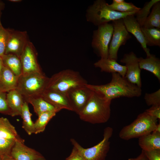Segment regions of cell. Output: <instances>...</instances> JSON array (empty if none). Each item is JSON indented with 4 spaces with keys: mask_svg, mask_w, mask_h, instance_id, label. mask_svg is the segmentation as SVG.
Returning <instances> with one entry per match:
<instances>
[{
    "mask_svg": "<svg viewBox=\"0 0 160 160\" xmlns=\"http://www.w3.org/2000/svg\"><path fill=\"white\" fill-rule=\"evenodd\" d=\"M4 2L0 0V15H1V11L4 8Z\"/></svg>",
    "mask_w": 160,
    "mask_h": 160,
    "instance_id": "cell-40",
    "label": "cell"
},
{
    "mask_svg": "<svg viewBox=\"0 0 160 160\" xmlns=\"http://www.w3.org/2000/svg\"><path fill=\"white\" fill-rule=\"evenodd\" d=\"M142 27L160 29V1L153 6Z\"/></svg>",
    "mask_w": 160,
    "mask_h": 160,
    "instance_id": "cell-25",
    "label": "cell"
},
{
    "mask_svg": "<svg viewBox=\"0 0 160 160\" xmlns=\"http://www.w3.org/2000/svg\"><path fill=\"white\" fill-rule=\"evenodd\" d=\"M146 45L160 47V29L141 27Z\"/></svg>",
    "mask_w": 160,
    "mask_h": 160,
    "instance_id": "cell-26",
    "label": "cell"
},
{
    "mask_svg": "<svg viewBox=\"0 0 160 160\" xmlns=\"http://www.w3.org/2000/svg\"><path fill=\"white\" fill-rule=\"evenodd\" d=\"M9 1L13 2H18L22 1L21 0H9Z\"/></svg>",
    "mask_w": 160,
    "mask_h": 160,
    "instance_id": "cell-44",
    "label": "cell"
},
{
    "mask_svg": "<svg viewBox=\"0 0 160 160\" xmlns=\"http://www.w3.org/2000/svg\"><path fill=\"white\" fill-rule=\"evenodd\" d=\"M108 4L105 0L94 1L86 10L87 21L98 26L111 21L123 19L129 15H135L137 12L122 13L115 11L111 10Z\"/></svg>",
    "mask_w": 160,
    "mask_h": 160,
    "instance_id": "cell-3",
    "label": "cell"
},
{
    "mask_svg": "<svg viewBox=\"0 0 160 160\" xmlns=\"http://www.w3.org/2000/svg\"><path fill=\"white\" fill-rule=\"evenodd\" d=\"M25 102L30 103L33 106L34 111L38 116L45 112L60 111L44 100L41 96L30 97Z\"/></svg>",
    "mask_w": 160,
    "mask_h": 160,
    "instance_id": "cell-23",
    "label": "cell"
},
{
    "mask_svg": "<svg viewBox=\"0 0 160 160\" xmlns=\"http://www.w3.org/2000/svg\"><path fill=\"white\" fill-rule=\"evenodd\" d=\"M108 6L111 10L122 13L138 11L141 9L136 7L132 3L127 2L125 1L119 4L112 2L111 4H108Z\"/></svg>",
    "mask_w": 160,
    "mask_h": 160,
    "instance_id": "cell-29",
    "label": "cell"
},
{
    "mask_svg": "<svg viewBox=\"0 0 160 160\" xmlns=\"http://www.w3.org/2000/svg\"><path fill=\"white\" fill-rule=\"evenodd\" d=\"M15 140L0 138V156L10 155Z\"/></svg>",
    "mask_w": 160,
    "mask_h": 160,
    "instance_id": "cell-31",
    "label": "cell"
},
{
    "mask_svg": "<svg viewBox=\"0 0 160 160\" xmlns=\"http://www.w3.org/2000/svg\"><path fill=\"white\" fill-rule=\"evenodd\" d=\"M65 160H85L84 157L75 147L73 146L70 155L67 157Z\"/></svg>",
    "mask_w": 160,
    "mask_h": 160,
    "instance_id": "cell-35",
    "label": "cell"
},
{
    "mask_svg": "<svg viewBox=\"0 0 160 160\" xmlns=\"http://www.w3.org/2000/svg\"><path fill=\"white\" fill-rule=\"evenodd\" d=\"M113 132L110 127H105L104 130L102 140L95 145L88 148L83 147L74 139L71 138L70 141L82 155L85 160H105L110 148V139Z\"/></svg>",
    "mask_w": 160,
    "mask_h": 160,
    "instance_id": "cell-7",
    "label": "cell"
},
{
    "mask_svg": "<svg viewBox=\"0 0 160 160\" xmlns=\"http://www.w3.org/2000/svg\"><path fill=\"white\" fill-rule=\"evenodd\" d=\"M0 160H2V157L1 156H0Z\"/></svg>",
    "mask_w": 160,
    "mask_h": 160,
    "instance_id": "cell-46",
    "label": "cell"
},
{
    "mask_svg": "<svg viewBox=\"0 0 160 160\" xmlns=\"http://www.w3.org/2000/svg\"><path fill=\"white\" fill-rule=\"evenodd\" d=\"M139 64L141 69H144L153 73L160 81V60L155 55H151L144 58H139Z\"/></svg>",
    "mask_w": 160,
    "mask_h": 160,
    "instance_id": "cell-21",
    "label": "cell"
},
{
    "mask_svg": "<svg viewBox=\"0 0 160 160\" xmlns=\"http://www.w3.org/2000/svg\"><path fill=\"white\" fill-rule=\"evenodd\" d=\"M19 77L4 64L0 73V91L6 92L16 89Z\"/></svg>",
    "mask_w": 160,
    "mask_h": 160,
    "instance_id": "cell-18",
    "label": "cell"
},
{
    "mask_svg": "<svg viewBox=\"0 0 160 160\" xmlns=\"http://www.w3.org/2000/svg\"><path fill=\"white\" fill-rule=\"evenodd\" d=\"M0 138L13 140L23 143L25 141L9 120L3 117H0Z\"/></svg>",
    "mask_w": 160,
    "mask_h": 160,
    "instance_id": "cell-22",
    "label": "cell"
},
{
    "mask_svg": "<svg viewBox=\"0 0 160 160\" xmlns=\"http://www.w3.org/2000/svg\"><path fill=\"white\" fill-rule=\"evenodd\" d=\"M2 160H15L10 155L1 156Z\"/></svg>",
    "mask_w": 160,
    "mask_h": 160,
    "instance_id": "cell-39",
    "label": "cell"
},
{
    "mask_svg": "<svg viewBox=\"0 0 160 160\" xmlns=\"http://www.w3.org/2000/svg\"><path fill=\"white\" fill-rule=\"evenodd\" d=\"M85 86L111 100L121 97H139L142 94L141 88L117 73H112L111 80L108 83L100 85L87 84Z\"/></svg>",
    "mask_w": 160,
    "mask_h": 160,
    "instance_id": "cell-1",
    "label": "cell"
},
{
    "mask_svg": "<svg viewBox=\"0 0 160 160\" xmlns=\"http://www.w3.org/2000/svg\"><path fill=\"white\" fill-rule=\"evenodd\" d=\"M0 113L11 116V111L7 101L6 92L0 91Z\"/></svg>",
    "mask_w": 160,
    "mask_h": 160,
    "instance_id": "cell-34",
    "label": "cell"
},
{
    "mask_svg": "<svg viewBox=\"0 0 160 160\" xmlns=\"http://www.w3.org/2000/svg\"><path fill=\"white\" fill-rule=\"evenodd\" d=\"M160 0H151L146 2L142 8L137 11L135 16L136 20L142 27L146 18L150 12V10L153 6Z\"/></svg>",
    "mask_w": 160,
    "mask_h": 160,
    "instance_id": "cell-30",
    "label": "cell"
},
{
    "mask_svg": "<svg viewBox=\"0 0 160 160\" xmlns=\"http://www.w3.org/2000/svg\"><path fill=\"white\" fill-rule=\"evenodd\" d=\"M4 65V63L2 57L0 56V73Z\"/></svg>",
    "mask_w": 160,
    "mask_h": 160,
    "instance_id": "cell-42",
    "label": "cell"
},
{
    "mask_svg": "<svg viewBox=\"0 0 160 160\" xmlns=\"http://www.w3.org/2000/svg\"><path fill=\"white\" fill-rule=\"evenodd\" d=\"M123 20L127 31L135 37L145 52L147 57L149 56L151 54L150 50L147 47L141 27L137 21L135 15H128L123 18Z\"/></svg>",
    "mask_w": 160,
    "mask_h": 160,
    "instance_id": "cell-15",
    "label": "cell"
},
{
    "mask_svg": "<svg viewBox=\"0 0 160 160\" xmlns=\"http://www.w3.org/2000/svg\"><path fill=\"white\" fill-rule=\"evenodd\" d=\"M94 65L95 67L100 68L102 72L117 73L125 77L127 70L126 66L120 64L114 59L100 58L94 63Z\"/></svg>",
    "mask_w": 160,
    "mask_h": 160,
    "instance_id": "cell-17",
    "label": "cell"
},
{
    "mask_svg": "<svg viewBox=\"0 0 160 160\" xmlns=\"http://www.w3.org/2000/svg\"><path fill=\"white\" fill-rule=\"evenodd\" d=\"M10 155L15 160H47L39 152L16 140Z\"/></svg>",
    "mask_w": 160,
    "mask_h": 160,
    "instance_id": "cell-14",
    "label": "cell"
},
{
    "mask_svg": "<svg viewBox=\"0 0 160 160\" xmlns=\"http://www.w3.org/2000/svg\"><path fill=\"white\" fill-rule=\"evenodd\" d=\"M158 120L145 111L139 114L131 124L123 127L119 132V136L127 140L151 133L158 124Z\"/></svg>",
    "mask_w": 160,
    "mask_h": 160,
    "instance_id": "cell-5",
    "label": "cell"
},
{
    "mask_svg": "<svg viewBox=\"0 0 160 160\" xmlns=\"http://www.w3.org/2000/svg\"><path fill=\"white\" fill-rule=\"evenodd\" d=\"M143 151L148 160H160V150Z\"/></svg>",
    "mask_w": 160,
    "mask_h": 160,
    "instance_id": "cell-37",
    "label": "cell"
},
{
    "mask_svg": "<svg viewBox=\"0 0 160 160\" xmlns=\"http://www.w3.org/2000/svg\"><path fill=\"white\" fill-rule=\"evenodd\" d=\"M145 111L150 115L160 120V105L152 106Z\"/></svg>",
    "mask_w": 160,
    "mask_h": 160,
    "instance_id": "cell-36",
    "label": "cell"
},
{
    "mask_svg": "<svg viewBox=\"0 0 160 160\" xmlns=\"http://www.w3.org/2000/svg\"><path fill=\"white\" fill-rule=\"evenodd\" d=\"M49 78L43 73L22 74L16 89L25 101L29 98L40 96L46 89Z\"/></svg>",
    "mask_w": 160,
    "mask_h": 160,
    "instance_id": "cell-6",
    "label": "cell"
},
{
    "mask_svg": "<svg viewBox=\"0 0 160 160\" xmlns=\"http://www.w3.org/2000/svg\"><path fill=\"white\" fill-rule=\"evenodd\" d=\"M32 115L29 111L28 103L25 101L20 116L23 119L22 128L29 135L35 133L34 123L31 119Z\"/></svg>",
    "mask_w": 160,
    "mask_h": 160,
    "instance_id": "cell-27",
    "label": "cell"
},
{
    "mask_svg": "<svg viewBox=\"0 0 160 160\" xmlns=\"http://www.w3.org/2000/svg\"><path fill=\"white\" fill-rule=\"evenodd\" d=\"M37 53L33 43L28 41L20 57L22 74L43 73L37 58Z\"/></svg>",
    "mask_w": 160,
    "mask_h": 160,
    "instance_id": "cell-10",
    "label": "cell"
},
{
    "mask_svg": "<svg viewBox=\"0 0 160 160\" xmlns=\"http://www.w3.org/2000/svg\"><path fill=\"white\" fill-rule=\"evenodd\" d=\"M87 84L78 71L70 69L62 70L49 79L46 89L57 91L66 94L70 90Z\"/></svg>",
    "mask_w": 160,
    "mask_h": 160,
    "instance_id": "cell-4",
    "label": "cell"
},
{
    "mask_svg": "<svg viewBox=\"0 0 160 160\" xmlns=\"http://www.w3.org/2000/svg\"><path fill=\"white\" fill-rule=\"evenodd\" d=\"M112 23L113 31L109 45L108 58L117 60L118 52L120 47L124 45L131 36L127 31L123 19L113 21Z\"/></svg>",
    "mask_w": 160,
    "mask_h": 160,
    "instance_id": "cell-9",
    "label": "cell"
},
{
    "mask_svg": "<svg viewBox=\"0 0 160 160\" xmlns=\"http://www.w3.org/2000/svg\"><path fill=\"white\" fill-rule=\"evenodd\" d=\"M120 61L125 64L127 68L125 77L131 83L141 88V69L139 58L132 52L124 55Z\"/></svg>",
    "mask_w": 160,
    "mask_h": 160,
    "instance_id": "cell-12",
    "label": "cell"
},
{
    "mask_svg": "<svg viewBox=\"0 0 160 160\" xmlns=\"http://www.w3.org/2000/svg\"><path fill=\"white\" fill-rule=\"evenodd\" d=\"M1 57L4 64L15 75L19 76L22 74V66L20 57L12 54H4Z\"/></svg>",
    "mask_w": 160,
    "mask_h": 160,
    "instance_id": "cell-24",
    "label": "cell"
},
{
    "mask_svg": "<svg viewBox=\"0 0 160 160\" xmlns=\"http://www.w3.org/2000/svg\"><path fill=\"white\" fill-rule=\"evenodd\" d=\"M57 113L56 111L43 113L38 116V118L34 123L35 133L37 134L44 132L50 120Z\"/></svg>",
    "mask_w": 160,
    "mask_h": 160,
    "instance_id": "cell-28",
    "label": "cell"
},
{
    "mask_svg": "<svg viewBox=\"0 0 160 160\" xmlns=\"http://www.w3.org/2000/svg\"><path fill=\"white\" fill-rule=\"evenodd\" d=\"M144 99L148 106L160 105V89L151 93H145Z\"/></svg>",
    "mask_w": 160,
    "mask_h": 160,
    "instance_id": "cell-32",
    "label": "cell"
},
{
    "mask_svg": "<svg viewBox=\"0 0 160 160\" xmlns=\"http://www.w3.org/2000/svg\"><path fill=\"white\" fill-rule=\"evenodd\" d=\"M9 36L8 29L4 28L1 24L0 26V56L4 55Z\"/></svg>",
    "mask_w": 160,
    "mask_h": 160,
    "instance_id": "cell-33",
    "label": "cell"
},
{
    "mask_svg": "<svg viewBox=\"0 0 160 160\" xmlns=\"http://www.w3.org/2000/svg\"><path fill=\"white\" fill-rule=\"evenodd\" d=\"M97 27L93 32L91 46L101 58H107L109 46L113 31V26L112 23H107Z\"/></svg>",
    "mask_w": 160,
    "mask_h": 160,
    "instance_id": "cell-8",
    "label": "cell"
},
{
    "mask_svg": "<svg viewBox=\"0 0 160 160\" xmlns=\"http://www.w3.org/2000/svg\"><path fill=\"white\" fill-rule=\"evenodd\" d=\"M40 96L60 111L65 109L73 111L68 98L65 94L45 89Z\"/></svg>",
    "mask_w": 160,
    "mask_h": 160,
    "instance_id": "cell-16",
    "label": "cell"
},
{
    "mask_svg": "<svg viewBox=\"0 0 160 160\" xmlns=\"http://www.w3.org/2000/svg\"><path fill=\"white\" fill-rule=\"evenodd\" d=\"M7 101L11 111V116H20L25 102L21 94L16 89L11 90L7 94Z\"/></svg>",
    "mask_w": 160,
    "mask_h": 160,
    "instance_id": "cell-19",
    "label": "cell"
},
{
    "mask_svg": "<svg viewBox=\"0 0 160 160\" xmlns=\"http://www.w3.org/2000/svg\"><path fill=\"white\" fill-rule=\"evenodd\" d=\"M153 132H160V123L158 124Z\"/></svg>",
    "mask_w": 160,
    "mask_h": 160,
    "instance_id": "cell-41",
    "label": "cell"
},
{
    "mask_svg": "<svg viewBox=\"0 0 160 160\" xmlns=\"http://www.w3.org/2000/svg\"><path fill=\"white\" fill-rule=\"evenodd\" d=\"M128 160H148L144 152L142 150L141 153L135 158H129Z\"/></svg>",
    "mask_w": 160,
    "mask_h": 160,
    "instance_id": "cell-38",
    "label": "cell"
},
{
    "mask_svg": "<svg viewBox=\"0 0 160 160\" xmlns=\"http://www.w3.org/2000/svg\"><path fill=\"white\" fill-rule=\"evenodd\" d=\"M138 138V144L142 150H160V132H153Z\"/></svg>",
    "mask_w": 160,
    "mask_h": 160,
    "instance_id": "cell-20",
    "label": "cell"
},
{
    "mask_svg": "<svg viewBox=\"0 0 160 160\" xmlns=\"http://www.w3.org/2000/svg\"><path fill=\"white\" fill-rule=\"evenodd\" d=\"M92 92L85 85L75 88L66 94L74 112L79 114L88 102Z\"/></svg>",
    "mask_w": 160,
    "mask_h": 160,
    "instance_id": "cell-13",
    "label": "cell"
},
{
    "mask_svg": "<svg viewBox=\"0 0 160 160\" xmlns=\"http://www.w3.org/2000/svg\"><path fill=\"white\" fill-rule=\"evenodd\" d=\"M1 15H0V26L1 24V20H0V18H1Z\"/></svg>",
    "mask_w": 160,
    "mask_h": 160,
    "instance_id": "cell-45",
    "label": "cell"
},
{
    "mask_svg": "<svg viewBox=\"0 0 160 160\" xmlns=\"http://www.w3.org/2000/svg\"><path fill=\"white\" fill-rule=\"evenodd\" d=\"M124 1H125L124 0H113V2L115 3L119 4L121 3Z\"/></svg>",
    "mask_w": 160,
    "mask_h": 160,
    "instance_id": "cell-43",
    "label": "cell"
},
{
    "mask_svg": "<svg viewBox=\"0 0 160 160\" xmlns=\"http://www.w3.org/2000/svg\"><path fill=\"white\" fill-rule=\"evenodd\" d=\"M9 36L4 54H12L20 57L29 41L26 31L8 29Z\"/></svg>",
    "mask_w": 160,
    "mask_h": 160,
    "instance_id": "cell-11",
    "label": "cell"
},
{
    "mask_svg": "<svg viewBox=\"0 0 160 160\" xmlns=\"http://www.w3.org/2000/svg\"><path fill=\"white\" fill-rule=\"evenodd\" d=\"M111 100L92 91L83 109L78 114L82 121L95 124L104 123L109 119Z\"/></svg>",
    "mask_w": 160,
    "mask_h": 160,
    "instance_id": "cell-2",
    "label": "cell"
}]
</instances>
